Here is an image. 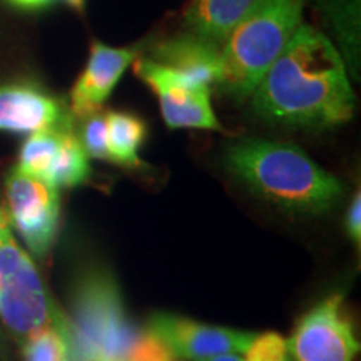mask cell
Here are the masks:
<instances>
[{
	"mask_svg": "<svg viewBox=\"0 0 361 361\" xmlns=\"http://www.w3.org/2000/svg\"><path fill=\"white\" fill-rule=\"evenodd\" d=\"M335 44L322 30L300 25L250 96L264 123L326 129L353 117L356 97Z\"/></svg>",
	"mask_w": 361,
	"mask_h": 361,
	"instance_id": "obj_1",
	"label": "cell"
},
{
	"mask_svg": "<svg viewBox=\"0 0 361 361\" xmlns=\"http://www.w3.org/2000/svg\"><path fill=\"white\" fill-rule=\"evenodd\" d=\"M224 166L234 179L284 213L319 216L345 196V184L295 144L246 137L226 147Z\"/></svg>",
	"mask_w": 361,
	"mask_h": 361,
	"instance_id": "obj_2",
	"label": "cell"
},
{
	"mask_svg": "<svg viewBox=\"0 0 361 361\" xmlns=\"http://www.w3.org/2000/svg\"><path fill=\"white\" fill-rule=\"evenodd\" d=\"M306 0H263L221 44L216 90L233 101L250 99L300 29Z\"/></svg>",
	"mask_w": 361,
	"mask_h": 361,
	"instance_id": "obj_3",
	"label": "cell"
},
{
	"mask_svg": "<svg viewBox=\"0 0 361 361\" xmlns=\"http://www.w3.org/2000/svg\"><path fill=\"white\" fill-rule=\"evenodd\" d=\"M66 328L71 361H128L142 335L129 319L114 274L101 266L75 281Z\"/></svg>",
	"mask_w": 361,
	"mask_h": 361,
	"instance_id": "obj_4",
	"label": "cell"
},
{
	"mask_svg": "<svg viewBox=\"0 0 361 361\" xmlns=\"http://www.w3.org/2000/svg\"><path fill=\"white\" fill-rule=\"evenodd\" d=\"M0 316L22 341L62 316L51 305L32 259L20 250L11 229L0 233Z\"/></svg>",
	"mask_w": 361,
	"mask_h": 361,
	"instance_id": "obj_5",
	"label": "cell"
},
{
	"mask_svg": "<svg viewBox=\"0 0 361 361\" xmlns=\"http://www.w3.org/2000/svg\"><path fill=\"white\" fill-rule=\"evenodd\" d=\"M135 75L156 94L161 116L171 129H201L223 133L211 102V87L192 82L149 57H137Z\"/></svg>",
	"mask_w": 361,
	"mask_h": 361,
	"instance_id": "obj_6",
	"label": "cell"
},
{
	"mask_svg": "<svg viewBox=\"0 0 361 361\" xmlns=\"http://www.w3.org/2000/svg\"><path fill=\"white\" fill-rule=\"evenodd\" d=\"M7 218L29 251L42 258L56 239L61 216L59 189L16 166L6 178Z\"/></svg>",
	"mask_w": 361,
	"mask_h": 361,
	"instance_id": "obj_7",
	"label": "cell"
},
{
	"mask_svg": "<svg viewBox=\"0 0 361 361\" xmlns=\"http://www.w3.org/2000/svg\"><path fill=\"white\" fill-rule=\"evenodd\" d=\"M286 346L293 361H353L360 343L343 313L340 293L324 298L301 316Z\"/></svg>",
	"mask_w": 361,
	"mask_h": 361,
	"instance_id": "obj_8",
	"label": "cell"
},
{
	"mask_svg": "<svg viewBox=\"0 0 361 361\" xmlns=\"http://www.w3.org/2000/svg\"><path fill=\"white\" fill-rule=\"evenodd\" d=\"M146 331L164 343L176 361H201L221 355H245L256 333L213 326L171 313L149 318Z\"/></svg>",
	"mask_w": 361,
	"mask_h": 361,
	"instance_id": "obj_9",
	"label": "cell"
},
{
	"mask_svg": "<svg viewBox=\"0 0 361 361\" xmlns=\"http://www.w3.org/2000/svg\"><path fill=\"white\" fill-rule=\"evenodd\" d=\"M137 57V47H112L99 40L92 42L87 64L71 90L72 117L84 121L101 112L124 72Z\"/></svg>",
	"mask_w": 361,
	"mask_h": 361,
	"instance_id": "obj_10",
	"label": "cell"
},
{
	"mask_svg": "<svg viewBox=\"0 0 361 361\" xmlns=\"http://www.w3.org/2000/svg\"><path fill=\"white\" fill-rule=\"evenodd\" d=\"M61 128H72L62 101L34 84H0V130L30 135Z\"/></svg>",
	"mask_w": 361,
	"mask_h": 361,
	"instance_id": "obj_11",
	"label": "cell"
},
{
	"mask_svg": "<svg viewBox=\"0 0 361 361\" xmlns=\"http://www.w3.org/2000/svg\"><path fill=\"white\" fill-rule=\"evenodd\" d=\"M192 82L216 87L221 78V45L184 30L152 47L151 57Z\"/></svg>",
	"mask_w": 361,
	"mask_h": 361,
	"instance_id": "obj_12",
	"label": "cell"
},
{
	"mask_svg": "<svg viewBox=\"0 0 361 361\" xmlns=\"http://www.w3.org/2000/svg\"><path fill=\"white\" fill-rule=\"evenodd\" d=\"M263 0H191L183 12L184 30L221 45Z\"/></svg>",
	"mask_w": 361,
	"mask_h": 361,
	"instance_id": "obj_13",
	"label": "cell"
},
{
	"mask_svg": "<svg viewBox=\"0 0 361 361\" xmlns=\"http://www.w3.org/2000/svg\"><path fill=\"white\" fill-rule=\"evenodd\" d=\"M326 37L335 44L351 79L360 78V0H313Z\"/></svg>",
	"mask_w": 361,
	"mask_h": 361,
	"instance_id": "obj_14",
	"label": "cell"
},
{
	"mask_svg": "<svg viewBox=\"0 0 361 361\" xmlns=\"http://www.w3.org/2000/svg\"><path fill=\"white\" fill-rule=\"evenodd\" d=\"M107 151L109 159L124 168H139L141 149L146 139L147 128L142 119L129 112H109L106 114Z\"/></svg>",
	"mask_w": 361,
	"mask_h": 361,
	"instance_id": "obj_15",
	"label": "cell"
},
{
	"mask_svg": "<svg viewBox=\"0 0 361 361\" xmlns=\"http://www.w3.org/2000/svg\"><path fill=\"white\" fill-rule=\"evenodd\" d=\"M90 176L89 156L72 128L64 129L45 180L59 188H78Z\"/></svg>",
	"mask_w": 361,
	"mask_h": 361,
	"instance_id": "obj_16",
	"label": "cell"
},
{
	"mask_svg": "<svg viewBox=\"0 0 361 361\" xmlns=\"http://www.w3.org/2000/svg\"><path fill=\"white\" fill-rule=\"evenodd\" d=\"M24 361H71L64 316L25 338Z\"/></svg>",
	"mask_w": 361,
	"mask_h": 361,
	"instance_id": "obj_17",
	"label": "cell"
},
{
	"mask_svg": "<svg viewBox=\"0 0 361 361\" xmlns=\"http://www.w3.org/2000/svg\"><path fill=\"white\" fill-rule=\"evenodd\" d=\"M79 141L82 144L85 154L92 159H109V151H107V124L106 114H97L84 119L82 130H80Z\"/></svg>",
	"mask_w": 361,
	"mask_h": 361,
	"instance_id": "obj_18",
	"label": "cell"
},
{
	"mask_svg": "<svg viewBox=\"0 0 361 361\" xmlns=\"http://www.w3.org/2000/svg\"><path fill=\"white\" fill-rule=\"evenodd\" d=\"M245 361H293L288 351L286 340L278 333L256 335L255 340L243 355Z\"/></svg>",
	"mask_w": 361,
	"mask_h": 361,
	"instance_id": "obj_19",
	"label": "cell"
},
{
	"mask_svg": "<svg viewBox=\"0 0 361 361\" xmlns=\"http://www.w3.org/2000/svg\"><path fill=\"white\" fill-rule=\"evenodd\" d=\"M346 231H348L351 241L356 246L361 243V196L360 191H356L353 200L350 202L348 213H346Z\"/></svg>",
	"mask_w": 361,
	"mask_h": 361,
	"instance_id": "obj_20",
	"label": "cell"
},
{
	"mask_svg": "<svg viewBox=\"0 0 361 361\" xmlns=\"http://www.w3.org/2000/svg\"><path fill=\"white\" fill-rule=\"evenodd\" d=\"M11 6L16 8H20V11H42V8L49 7L54 0H7Z\"/></svg>",
	"mask_w": 361,
	"mask_h": 361,
	"instance_id": "obj_21",
	"label": "cell"
},
{
	"mask_svg": "<svg viewBox=\"0 0 361 361\" xmlns=\"http://www.w3.org/2000/svg\"><path fill=\"white\" fill-rule=\"evenodd\" d=\"M201 361H245V360H243V355H221V356H214V358H207Z\"/></svg>",
	"mask_w": 361,
	"mask_h": 361,
	"instance_id": "obj_22",
	"label": "cell"
},
{
	"mask_svg": "<svg viewBox=\"0 0 361 361\" xmlns=\"http://www.w3.org/2000/svg\"><path fill=\"white\" fill-rule=\"evenodd\" d=\"M67 6L75 8L78 12H82L84 7H85V0H64Z\"/></svg>",
	"mask_w": 361,
	"mask_h": 361,
	"instance_id": "obj_23",
	"label": "cell"
},
{
	"mask_svg": "<svg viewBox=\"0 0 361 361\" xmlns=\"http://www.w3.org/2000/svg\"><path fill=\"white\" fill-rule=\"evenodd\" d=\"M7 229H11V228H8V218H7V213H6V211L2 209V207H0V233L7 231Z\"/></svg>",
	"mask_w": 361,
	"mask_h": 361,
	"instance_id": "obj_24",
	"label": "cell"
}]
</instances>
